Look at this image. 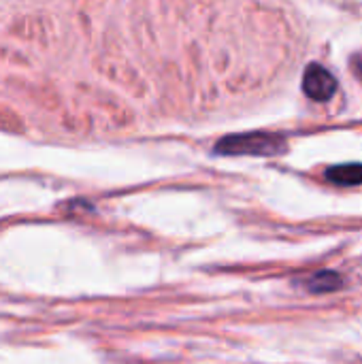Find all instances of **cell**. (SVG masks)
Masks as SVG:
<instances>
[{"label":"cell","mask_w":362,"mask_h":364,"mask_svg":"<svg viewBox=\"0 0 362 364\" xmlns=\"http://www.w3.org/2000/svg\"><path fill=\"white\" fill-rule=\"evenodd\" d=\"M286 149V141L277 134L267 132H250V134H233L218 141L215 151L226 156H275Z\"/></svg>","instance_id":"cell-1"},{"label":"cell","mask_w":362,"mask_h":364,"mask_svg":"<svg viewBox=\"0 0 362 364\" xmlns=\"http://www.w3.org/2000/svg\"><path fill=\"white\" fill-rule=\"evenodd\" d=\"M303 92L316 102L331 100L337 92V79L326 68L312 64L303 75Z\"/></svg>","instance_id":"cell-2"},{"label":"cell","mask_w":362,"mask_h":364,"mask_svg":"<svg viewBox=\"0 0 362 364\" xmlns=\"http://www.w3.org/2000/svg\"><path fill=\"white\" fill-rule=\"evenodd\" d=\"M326 179L337 186H358L362 183V164H337L326 171Z\"/></svg>","instance_id":"cell-3"},{"label":"cell","mask_w":362,"mask_h":364,"mask_svg":"<svg viewBox=\"0 0 362 364\" xmlns=\"http://www.w3.org/2000/svg\"><path fill=\"white\" fill-rule=\"evenodd\" d=\"M314 294H324V292H335L344 286V277L335 271H320L312 275L305 284Z\"/></svg>","instance_id":"cell-4"}]
</instances>
